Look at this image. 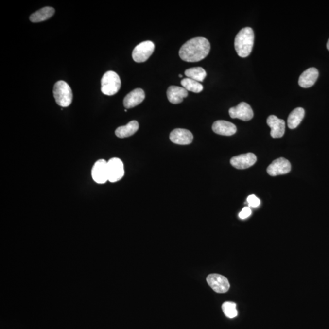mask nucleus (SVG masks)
Segmentation results:
<instances>
[{
    "label": "nucleus",
    "instance_id": "f257e3e1",
    "mask_svg": "<svg viewBox=\"0 0 329 329\" xmlns=\"http://www.w3.org/2000/svg\"><path fill=\"white\" fill-rule=\"evenodd\" d=\"M210 50L209 41L204 37H195L187 41L179 50V56L184 61L196 62L208 56Z\"/></svg>",
    "mask_w": 329,
    "mask_h": 329
},
{
    "label": "nucleus",
    "instance_id": "f03ea898",
    "mask_svg": "<svg viewBox=\"0 0 329 329\" xmlns=\"http://www.w3.org/2000/svg\"><path fill=\"white\" fill-rule=\"evenodd\" d=\"M254 40L253 29L246 27L240 30L235 37L234 42L237 54L241 57L249 56L253 49Z\"/></svg>",
    "mask_w": 329,
    "mask_h": 329
},
{
    "label": "nucleus",
    "instance_id": "7ed1b4c3",
    "mask_svg": "<svg viewBox=\"0 0 329 329\" xmlns=\"http://www.w3.org/2000/svg\"><path fill=\"white\" fill-rule=\"evenodd\" d=\"M53 95L57 104L62 107H69L73 100V93L69 86L64 81L57 82L54 86Z\"/></svg>",
    "mask_w": 329,
    "mask_h": 329
},
{
    "label": "nucleus",
    "instance_id": "20e7f679",
    "mask_svg": "<svg viewBox=\"0 0 329 329\" xmlns=\"http://www.w3.org/2000/svg\"><path fill=\"white\" fill-rule=\"evenodd\" d=\"M121 88V80L115 71H108L102 79V92L103 94L112 96L116 94Z\"/></svg>",
    "mask_w": 329,
    "mask_h": 329
},
{
    "label": "nucleus",
    "instance_id": "39448f33",
    "mask_svg": "<svg viewBox=\"0 0 329 329\" xmlns=\"http://www.w3.org/2000/svg\"><path fill=\"white\" fill-rule=\"evenodd\" d=\"M155 45L153 42L150 40L144 41L140 44L137 45L133 50L132 56L134 61L141 63L150 58L155 51Z\"/></svg>",
    "mask_w": 329,
    "mask_h": 329
},
{
    "label": "nucleus",
    "instance_id": "423d86ee",
    "mask_svg": "<svg viewBox=\"0 0 329 329\" xmlns=\"http://www.w3.org/2000/svg\"><path fill=\"white\" fill-rule=\"evenodd\" d=\"M108 177L110 182L119 181L124 176L123 163L119 158H112L107 162Z\"/></svg>",
    "mask_w": 329,
    "mask_h": 329
},
{
    "label": "nucleus",
    "instance_id": "0eeeda50",
    "mask_svg": "<svg viewBox=\"0 0 329 329\" xmlns=\"http://www.w3.org/2000/svg\"><path fill=\"white\" fill-rule=\"evenodd\" d=\"M207 282L208 285L218 294H224L230 289L227 278L218 274H210L208 276Z\"/></svg>",
    "mask_w": 329,
    "mask_h": 329
},
{
    "label": "nucleus",
    "instance_id": "6e6552de",
    "mask_svg": "<svg viewBox=\"0 0 329 329\" xmlns=\"http://www.w3.org/2000/svg\"><path fill=\"white\" fill-rule=\"evenodd\" d=\"M229 113L232 119H239L245 121H249L254 117L251 107L244 102L240 103L236 107L230 108Z\"/></svg>",
    "mask_w": 329,
    "mask_h": 329
},
{
    "label": "nucleus",
    "instance_id": "1a4fd4ad",
    "mask_svg": "<svg viewBox=\"0 0 329 329\" xmlns=\"http://www.w3.org/2000/svg\"><path fill=\"white\" fill-rule=\"evenodd\" d=\"M292 166L289 160L280 157L273 161L267 169L268 174L271 176H278L289 173L291 171Z\"/></svg>",
    "mask_w": 329,
    "mask_h": 329
},
{
    "label": "nucleus",
    "instance_id": "9d476101",
    "mask_svg": "<svg viewBox=\"0 0 329 329\" xmlns=\"http://www.w3.org/2000/svg\"><path fill=\"white\" fill-rule=\"evenodd\" d=\"M256 161V156L253 153H249L232 157L230 159V164L235 169L243 170L253 166Z\"/></svg>",
    "mask_w": 329,
    "mask_h": 329
},
{
    "label": "nucleus",
    "instance_id": "9b49d317",
    "mask_svg": "<svg viewBox=\"0 0 329 329\" xmlns=\"http://www.w3.org/2000/svg\"><path fill=\"white\" fill-rule=\"evenodd\" d=\"M92 176L93 179L98 184H105L109 181L106 161L100 159L95 163L92 168Z\"/></svg>",
    "mask_w": 329,
    "mask_h": 329
},
{
    "label": "nucleus",
    "instance_id": "f8f14e48",
    "mask_svg": "<svg viewBox=\"0 0 329 329\" xmlns=\"http://www.w3.org/2000/svg\"><path fill=\"white\" fill-rule=\"evenodd\" d=\"M170 140L177 145H187L192 143L193 134L186 129H175L170 133Z\"/></svg>",
    "mask_w": 329,
    "mask_h": 329
},
{
    "label": "nucleus",
    "instance_id": "ddd939ff",
    "mask_svg": "<svg viewBox=\"0 0 329 329\" xmlns=\"http://www.w3.org/2000/svg\"><path fill=\"white\" fill-rule=\"evenodd\" d=\"M266 122L271 128V136L273 138H282L285 130L284 120L272 115L268 118Z\"/></svg>",
    "mask_w": 329,
    "mask_h": 329
},
{
    "label": "nucleus",
    "instance_id": "4468645a",
    "mask_svg": "<svg viewBox=\"0 0 329 329\" xmlns=\"http://www.w3.org/2000/svg\"><path fill=\"white\" fill-rule=\"evenodd\" d=\"M145 98V92L141 88H136L128 93L124 98V106L126 109H131L140 104Z\"/></svg>",
    "mask_w": 329,
    "mask_h": 329
},
{
    "label": "nucleus",
    "instance_id": "2eb2a0df",
    "mask_svg": "<svg viewBox=\"0 0 329 329\" xmlns=\"http://www.w3.org/2000/svg\"><path fill=\"white\" fill-rule=\"evenodd\" d=\"M212 130L221 136H231L236 133L237 127L229 121L218 120L213 124Z\"/></svg>",
    "mask_w": 329,
    "mask_h": 329
},
{
    "label": "nucleus",
    "instance_id": "dca6fc26",
    "mask_svg": "<svg viewBox=\"0 0 329 329\" xmlns=\"http://www.w3.org/2000/svg\"><path fill=\"white\" fill-rule=\"evenodd\" d=\"M167 98L172 104H177L183 102L184 98L188 97V91L184 87L172 86L168 88Z\"/></svg>",
    "mask_w": 329,
    "mask_h": 329
},
{
    "label": "nucleus",
    "instance_id": "f3484780",
    "mask_svg": "<svg viewBox=\"0 0 329 329\" xmlns=\"http://www.w3.org/2000/svg\"><path fill=\"white\" fill-rule=\"evenodd\" d=\"M319 76L318 69L314 67L304 71L300 76L299 85L301 87L309 88L315 84Z\"/></svg>",
    "mask_w": 329,
    "mask_h": 329
},
{
    "label": "nucleus",
    "instance_id": "a211bd4d",
    "mask_svg": "<svg viewBox=\"0 0 329 329\" xmlns=\"http://www.w3.org/2000/svg\"><path fill=\"white\" fill-rule=\"evenodd\" d=\"M139 128V122L135 120L131 121L126 126H120L115 130V135L119 138H126L134 135Z\"/></svg>",
    "mask_w": 329,
    "mask_h": 329
},
{
    "label": "nucleus",
    "instance_id": "6ab92c4d",
    "mask_svg": "<svg viewBox=\"0 0 329 329\" xmlns=\"http://www.w3.org/2000/svg\"><path fill=\"white\" fill-rule=\"evenodd\" d=\"M305 115L303 108L297 107L290 113L288 118V126L291 129L296 128L301 123Z\"/></svg>",
    "mask_w": 329,
    "mask_h": 329
},
{
    "label": "nucleus",
    "instance_id": "aec40b11",
    "mask_svg": "<svg viewBox=\"0 0 329 329\" xmlns=\"http://www.w3.org/2000/svg\"><path fill=\"white\" fill-rule=\"evenodd\" d=\"M55 10L52 7H45L30 16V20L33 23H38L48 20L54 15Z\"/></svg>",
    "mask_w": 329,
    "mask_h": 329
},
{
    "label": "nucleus",
    "instance_id": "412c9836",
    "mask_svg": "<svg viewBox=\"0 0 329 329\" xmlns=\"http://www.w3.org/2000/svg\"><path fill=\"white\" fill-rule=\"evenodd\" d=\"M185 75L187 76V78L193 79L199 83L204 80L207 76V73L205 69L202 67H193V68L186 69L185 71Z\"/></svg>",
    "mask_w": 329,
    "mask_h": 329
},
{
    "label": "nucleus",
    "instance_id": "4be33fe9",
    "mask_svg": "<svg viewBox=\"0 0 329 329\" xmlns=\"http://www.w3.org/2000/svg\"><path fill=\"white\" fill-rule=\"evenodd\" d=\"M181 85L185 89L194 93H200L203 90V86L199 82L190 78H185L181 82Z\"/></svg>",
    "mask_w": 329,
    "mask_h": 329
},
{
    "label": "nucleus",
    "instance_id": "5701e85b",
    "mask_svg": "<svg viewBox=\"0 0 329 329\" xmlns=\"http://www.w3.org/2000/svg\"><path fill=\"white\" fill-rule=\"evenodd\" d=\"M236 304L232 302H225L222 305V310L227 318L232 319L238 315Z\"/></svg>",
    "mask_w": 329,
    "mask_h": 329
},
{
    "label": "nucleus",
    "instance_id": "b1692460",
    "mask_svg": "<svg viewBox=\"0 0 329 329\" xmlns=\"http://www.w3.org/2000/svg\"><path fill=\"white\" fill-rule=\"evenodd\" d=\"M247 202H248L249 208H257L260 205V201L258 197L251 194L247 198Z\"/></svg>",
    "mask_w": 329,
    "mask_h": 329
},
{
    "label": "nucleus",
    "instance_id": "393cba45",
    "mask_svg": "<svg viewBox=\"0 0 329 329\" xmlns=\"http://www.w3.org/2000/svg\"><path fill=\"white\" fill-rule=\"evenodd\" d=\"M251 213L252 211L250 208L244 207L242 208L241 212H240L239 216L241 219H246V218H248L251 215Z\"/></svg>",
    "mask_w": 329,
    "mask_h": 329
},
{
    "label": "nucleus",
    "instance_id": "a878e982",
    "mask_svg": "<svg viewBox=\"0 0 329 329\" xmlns=\"http://www.w3.org/2000/svg\"><path fill=\"white\" fill-rule=\"evenodd\" d=\"M327 49H328L329 51V39L328 40V44H327Z\"/></svg>",
    "mask_w": 329,
    "mask_h": 329
},
{
    "label": "nucleus",
    "instance_id": "bb28decb",
    "mask_svg": "<svg viewBox=\"0 0 329 329\" xmlns=\"http://www.w3.org/2000/svg\"><path fill=\"white\" fill-rule=\"evenodd\" d=\"M179 78H182V74H179Z\"/></svg>",
    "mask_w": 329,
    "mask_h": 329
}]
</instances>
